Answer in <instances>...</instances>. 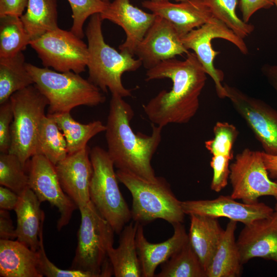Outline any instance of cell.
Masks as SVG:
<instances>
[{
  "instance_id": "8fae6325",
  "label": "cell",
  "mask_w": 277,
  "mask_h": 277,
  "mask_svg": "<svg viewBox=\"0 0 277 277\" xmlns=\"http://www.w3.org/2000/svg\"><path fill=\"white\" fill-rule=\"evenodd\" d=\"M215 38L226 40L233 44L242 54L248 53L244 39L215 17L212 21L181 36L184 46L188 50L190 49L194 51L207 74L213 80L219 97L224 98H226V92L222 84L224 74L214 65V58L220 53L213 49L211 45L212 41Z\"/></svg>"
},
{
  "instance_id": "d6a6232c",
  "label": "cell",
  "mask_w": 277,
  "mask_h": 277,
  "mask_svg": "<svg viewBox=\"0 0 277 277\" xmlns=\"http://www.w3.org/2000/svg\"><path fill=\"white\" fill-rule=\"evenodd\" d=\"M213 16L224 23L235 34L244 39L254 29V26L244 22L235 12L238 0H203Z\"/></svg>"
},
{
  "instance_id": "2e32d148",
  "label": "cell",
  "mask_w": 277,
  "mask_h": 277,
  "mask_svg": "<svg viewBox=\"0 0 277 277\" xmlns=\"http://www.w3.org/2000/svg\"><path fill=\"white\" fill-rule=\"evenodd\" d=\"M242 263L254 258L277 263V203L267 217L245 225L236 240Z\"/></svg>"
},
{
  "instance_id": "83f0119b",
  "label": "cell",
  "mask_w": 277,
  "mask_h": 277,
  "mask_svg": "<svg viewBox=\"0 0 277 277\" xmlns=\"http://www.w3.org/2000/svg\"><path fill=\"white\" fill-rule=\"evenodd\" d=\"M52 115L65 136L68 154L84 148L92 137L106 129V125L98 120L81 124L74 120L70 112Z\"/></svg>"
},
{
  "instance_id": "e575fe53",
  "label": "cell",
  "mask_w": 277,
  "mask_h": 277,
  "mask_svg": "<svg viewBox=\"0 0 277 277\" xmlns=\"http://www.w3.org/2000/svg\"><path fill=\"white\" fill-rule=\"evenodd\" d=\"M70 4L73 23L71 31L77 36L83 38V27L89 17L102 13L107 4L101 0H68Z\"/></svg>"
},
{
  "instance_id": "7c38bea8",
  "label": "cell",
  "mask_w": 277,
  "mask_h": 277,
  "mask_svg": "<svg viewBox=\"0 0 277 277\" xmlns=\"http://www.w3.org/2000/svg\"><path fill=\"white\" fill-rule=\"evenodd\" d=\"M226 98L245 121L264 152L277 155V111L264 101L248 95L238 88L224 84Z\"/></svg>"
},
{
  "instance_id": "d4e9b609",
  "label": "cell",
  "mask_w": 277,
  "mask_h": 277,
  "mask_svg": "<svg viewBox=\"0 0 277 277\" xmlns=\"http://www.w3.org/2000/svg\"><path fill=\"white\" fill-rule=\"evenodd\" d=\"M137 223L132 221L120 234L118 246L111 247L108 255L115 277H141L142 272L135 237Z\"/></svg>"
},
{
  "instance_id": "52a82bcc",
  "label": "cell",
  "mask_w": 277,
  "mask_h": 277,
  "mask_svg": "<svg viewBox=\"0 0 277 277\" xmlns=\"http://www.w3.org/2000/svg\"><path fill=\"white\" fill-rule=\"evenodd\" d=\"M93 174L90 186V201L120 234L132 219L131 210L118 186L114 164L107 151L99 146L90 151Z\"/></svg>"
},
{
  "instance_id": "ab89813d",
  "label": "cell",
  "mask_w": 277,
  "mask_h": 277,
  "mask_svg": "<svg viewBox=\"0 0 277 277\" xmlns=\"http://www.w3.org/2000/svg\"><path fill=\"white\" fill-rule=\"evenodd\" d=\"M28 0H0V16L6 15L21 17L26 9Z\"/></svg>"
},
{
  "instance_id": "5bb4252c",
  "label": "cell",
  "mask_w": 277,
  "mask_h": 277,
  "mask_svg": "<svg viewBox=\"0 0 277 277\" xmlns=\"http://www.w3.org/2000/svg\"><path fill=\"white\" fill-rule=\"evenodd\" d=\"M183 45L181 35L167 19L156 15L155 20L135 51L147 70L176 55L189 53Z\"/></svg>"
},
{
  "instance_id": "30bf717a",
  "label": "cell",
  "mask_w": 277,
  "mask_h": 277,
  "mask_svg": "<svg viewBox=\"0 0 277 277\" xmlns=\"http://www.w3.org/2000/svg\"><path fill=\"white\" fill-rule=\"evenodd\" d=\"M229 168L233 199L253 204L262 196L277 197V183L269 176L262 151L245 149L236 154Z\"/></svg>"
},
{
  "instance_id": "4fadbf2b",
  "label": "cell",
  "mask_w": 277,
  "mask_h": 277,
  "mask_svg": "<svg viewBox=\"0 0 277 277\" xmlns=\"http://www.w3.org/2000/svg\"><path fill=\"white\" fill-rule=\"evenodd\" d=\"M29 188L41 203L49 202L57 208L60 217L56 228L60 231L70 221L73 212L78 209L65 193L58 180L55 165L42 155L32 156L26 165Z\"/></svg>"
},
{
  "instance_id": "f1b7e54d",
  "label": "cell",
  "mask_w": 277,
  "mask_h": 277,
  "mask_svg": "<svg viewBox=\"0 0 277 277\" xmlns=\"http://www.w3.org/2000/svg\"><path fill=\"white\" fill-rule=\"evenodd\" d=\"M156 277H206V272L188 241L161 264Z\"/></svg>"
},
{
  "instance_id": "f6af8a7d",
  "label": "cell",
  "mask_w": 277,
  "mask_h": 277,
  "mask_svg": "<svg viewBox=\"0 0 277 277\" xmlns=\"http://www.w3.org/2000/svg\"><path fill=\"white\" fill-rule=\"evenodd\" d=\"M150 1L152 2H162V1H170L172 0H150ZM172 1H175L177 2H180L185 1L187 0H172Z\"/></svg>"
},
{
  "instance_id": "7a4b0ae2",
  "label": "cell",
  "mask_w": 277,
  "mask_h": 277,
  "mask_svg": "<svg viewBox=\"0 0 277 277\" xmlns=\"http://www.w3.org/2000/svg\"><path fill=\"white\" fill-rule=\"evenodd\" d=\"M134 114L123 97L112 94L105 130L107 151L117 170L155 182L157 176L151 160L161 143L163 127L151 124L150 135L135 133L130 125Z\"/></svg>"
},
{
  "instance_id": "8992f818",
  "label": "cell",
  "mask_w": 277,
  "mask_h": 277,
  "mask_svg": "<svg viewBox=\"0 0 277 277\" xmlns=\"http://www.w3.org/2000/svg\"><path fill=\"white\" fill-rule=\"evenodd\" d=\"M79 210L77 245L70 269L89 273L93 277L111 276L113 272L108 252L114 244L115 232L90 201Z\"/></svg>"
},
{
  "instance_id": "e0dca14e",
  "label": "cell",
  "mask_w": 277,
  "mask_h": 277,
  "mask_svg": "<svg viewBox=\"0 0 277 277\" xmlns=\"http://www.w3.org/2000/svg\"><path fill=\"white\" fill-rule=\"evenodd\" d=\"M90 151L87 146L76 152L68 154L55 165L63 190L78 209L90 201L89 190L93 167Z\"/></svg>"
},
{
  "instance_id": "f35d334b",
  "label": "cell",
  "mask_w": 277,
  "mask_h": 277,
  "mask_svg": "<svg viewBox=\"0 0 277 277\" xmlns=\"http://www.w3.org/2000/svg\"><path fill=\"white\" fill-rule=\"evenodd\" d=\"M274 5V0H240L242 20L248 23L252 15L261 9H268Z\"/></svg>"
},
{
  "instance_id": "1f68e13d",
  "label": "cell",
  "mask_w": 277,
  "mask_h": 277,
  "mask_svg": "<svg viewBox=\"0 0 277 277\" xmlns=\"http://www.w3.org/2000/svg\"><path fill=\"white\" fill-rule=\"evenodd\" d=\"M26 166L14 154H0V184L12 190L18 195L29 188V176Z\"/></svg>"
},
{
  "instance_id": "4316f807",
  "label": "cell",
  "mask_w": 277,
  "mask_h": 277,
  "mask_svg": "<svg viewBox=\"0 0 277 277\" xmlns=\"http://www.w3.org/2000/svg\"><path fill=\"white\" fill-rule=\"evenodd\" d=\"M34 84L21 52L7 58H0V104L15 92Z\"/></svg>"
},
{
  "instance_id": "ee69618b",
  "label": "cell",
  "mask_w": 277,
  "mask_h": 277,
  "mask_svg": "<svg viewBox=\"0 0 277 277\" xmlns=\"http://www.w3.org/2000/svg\"><path fill=\"white\" fill-rule=\"evenodd\" d=\"M262 72L277 93V65L265 64Z\"/></svg>"
},
{
  "instance_id": "d6986e66",
  "label": "cell",
  "mask_w": 277,
  "mask_h": 277,
  "mask_svg": "<svg viewBox=\"0 0 277 277\" xmlns=\"http://www.w3.org/2000/svg\"><path fill=\"white\" fill-rule=\"evenodd\" d=\"M142 5L170 22L181 36L215 18L203 0H187L177 3L147 0L142 2Z\"/></svg>"
},
{
  "instance_id": "ffe728a7",
  "label": "cell",
  "mask_w": 277,
  "mask_h": 277,
  "mask_svg": "<svg viewBox=\"0 0 277 277\" xmlns=\"http://www.w3.org/2000/svg\"><path fill=\"white\" fill-rule=\"evenodd\" d=\"M172 236L165 241L151 243L145 238L143 225L137 223L135 241L142 277H153L159 265L170 259L188 241V235L183 223L172 225Z\"/></svg>"
},
{
  "instance_id": "5b68a950",
  "label": "cell",
  "mask_w": 277,
  "mask_h": 277,
  "mask_svg": "<svg viewBox=\"0 0 277 277\" xmlns=\"http://www.w3.org/2000/svg\"><path fill=\"white\" fill-rule=\"evenodd\" d=\"M116 173L118 181L132 195L133 221L142 225L159 219L172 225L184 222L185 214L182 201L164 177L157 176L155 182H151L126 171L117 170Z\"/></svg>"
},
{
  "instance_id": "8d00e7d4",
  "label": "cell",
  "mask_w": 277,
  "mask_h": 277,
  "mask_svg": "<svg viewBox=\"0 0 277 277\" xmlns=\"http://www.w3.org/2000/svg\"><path fill=\"white\" fill-rule=\"evenodd\" d=\"M231 160L223 155H212L210 166L213 176L210 187L213 191L220 192L227 186L230 174L229 162Z\"/></svg>"
},
{
  "instance_id": "ba28073f",
  "label": "cell",
  "mask_w": 277,
  "mask_h": 277,
  "mask_svg": "<svg viewBox=\"0 0 277 277\" xmlns=\"http://www.w3.org/2000/svg\"><path fill=\"white\" fill-rule=\"evenodd\" d=\"M13 120L9 153L17 156L26 166L36 154L37 138L48 105L46 97L34 84L13 93L9 98Z\"/></svg>"
},
{
  "instance_id": "cb8c5ba5",
  "label": "cell",
  "mask_w": 277,
  "mask_h": 277,
  "mask_svg": "<svg viewBox=\"0 0 277 277\" xmlns=\"http://www.w3.org/2000/svg\"><path fill=\"white\" fill-rule=\"evenodd\" d=\"M237 222L230 220L206 270V277H237L242 271L239 249L235 237Z\"/></svg>"
},
{
  "instance_id": "484cf974",
  "label": "cell",
  "mask_w": 277,
  "mask_h": 277,
  "mask_svg": "<svg viewBox=\"0 0 277 277\" xmlns=\"http://www.w3.org/2000/svg\"><path fill=\"white\" fill-rule=\"evenodd\" d=\"M57 0H28L21 18L31 41L58 28Z\"/></svg>"
},
{
  "instance_id": "d590c367",
  "label": "cell",
  "mask_w": 277,
  "mask_h": 277,
  "mask_svg": "<svg viewBox=\"0 0 277 277\" xmlns=\"http://www.w3.org/2000/svg\"><path fill=\"white\" fill-rule=\"evenodd\" d=\"M43 224L41 227L39 238V247L37 250L39 257V269L43 276L47 277H93L89 273L78 270H63L52 263L48 258L43 243Z\"/></svg>"
},
{
  "instance_id": "603a6c76",
  "label": "cell",
  "mask_w": 277,
  "mask_h": 277,
  "mask_svg": "<svg viewBox=\"0 0 277 277\" xmlns=\"http://www.w3.org/2000/svg\"><path fill=\"white\" fill-rule=\"evenodd\" d=\"M190 216L188 240L206 272L224 229L217 218L197 214H191Z\"/></svg>"
},
{
  "instance_id": "681fc988",
  "label": "cell",
  "mask_w": 277,
  "mask_h": 277,
  "mask_svg": "<svg viewBox=\"0 0 277 277\" xmlns=\"http://www.w3.org/2000/svg\"><path fill=\"white\" fill-rule=\"evenodd\" d=\"M275 182H276V183H277V179H276V180H275Z\"/></svg>"
},
{
  "instance_id": "60d3db41",
  "label": "cell",
  "mask_w": 277,
  "mask_h": 277,
  "mask_svg": "<svg viewBox=\"0 0 277 277\" xmlns=\"http://www.w3.org/2000/svg\"><path fill=\"white\" fill-rule=\"evenodd\" d=\"M16 229L8 210H0V239L14 240L16 238Z\"/></svg>"
},
{
  "instance_id": "b9f144b4",
  "label": "cell",
  "mask_w": 277,
  "mask_h": 277,
  "mask_svg": "<svg viewBox=\"0 0 277 277\" xmlns=\"http://www.w3.org/2000/svg\"><path fill=\"white\" fill-rule=\"evenodd\" d=\"M19 199V195L3 186L0 187V209L6 210H14Z\"/></svg>"
},
{
  "instance_id": "44dd1931",
  "label": "cell",
  "mask_w": 277,
  "mask_h": 277,
  "mask_svg": "<svg viewBox=\"0 0 277 277\" xmlns=\"http://www.w3.org/2000/svg\"><path fill=\"white\" fill-rule=\"evenodd\" d=\"M41 204L34 192L28 188L19 195L14 210L17 217L16 240L35 251L39 247V234L45 219Z\"/></svg>"
},
{
  "instance_id": "bcb514c9",
  "label": "cell",
  "mask_w": 277,
  "mask_h": 277,
  "mask_svg": "<svg viewBox=\"0 0 277 277\" xmlns=\"http://www.w3.org/2000/svg\"><path fill=\"white\" fill-rule=\"evenodd\" d=\"M101 1H102L103 2L108 3H109V2H110V0H101Z\"/></svg>"
},
{
  "instance_id": "f546056e",
  "label": "cell",
  "mask_w": 277,
  "mask_h": 277,
  "mask_svg": "<svg viewBox=\"0 0 277 277\" xmlns=\"http://www.w3.org/2000/svg\"><path fill=\"white\" fill-rule=\"evenodd\" d=\"M36 154L44 156L54 165L68 155L65 136L51 114L46 115L42 122Z\"/></svg>"
},
{
  "instance_id": "277c9868",
  "label": "cell",
  "mask_w": 277,
  "mask_h": 277,
  "mask_svg": "<svg viewBox=\"0 0 277 277\" xmlns=\"http://www.w3.org/2000/svg\"><path fill=\"white\" fill-rule=\"evenodd\" d=\"M26 67L34 84L48 100L49 114L70 112L77 106H96L106 101L102 90L80 74L58 72L27 63Z\"/></svg>"
},
{
  "instance_id": "7402d4cb",
  "label": "cell",
  "mask_w": 277,
  "mask_h": 277,
  "mask_svg": "<svg viewBox=\"0 0 277 277\" xmlns=\"http://www.w3.org/2000/svg\"><path fill=\"white\" fill-rule=\"evenodd\" d=\"M0 276L43 277L37 251L17 240L0 239Z\"/></svg>"
},
{
  "instance_id": "7dc6e473",
  "label": "cell",
  "mask_w": 277,
  "mask_h": 277,
  "mask_svg": "<svg viewBox=\"0 0 277 277\" xmlns=\"http://www.w3.org/2000/svg\"><path fill=\"white\" fill-rule=\"evenodd\" d=\"M274 4L277 8V0H274Z\"/></svg>"
},
{
  "instance_id": "9c48e42d",
  "label": "cell",
  "mask_w": 277,
  "mask_h": 277,
  "mask_svg": "<svg viewBox=\"0 0 277 277\" xmlns=\"http://www.w3.org/2000/svg\"><path fill=\"white\" fill-rule=\"evenodd\" d=\"M29 45L37 53L44 67L78 74L86 70L89 56L88 45L71 30L58 27L31 41Z\"/></svg>"
},
{
  "instance_id": "836d02e7",
  "label": "cell",
  "mask_w": 277,
  "mask_h": 277,
  "mask_svg": "<svg viewBox=\"0 0 277 277\" xmlns=\"http://www.w3.org/2000/svg\"><path fill=\"white\" fill-rule=\"evenodd\" d=\"M214 137L205 142L206 148L213 155L233 159V147L239 135L236 128L227 122H217L213 127Z\"/></svg>"
},
{
  "instance_id": "74e56055",
  "label": "cell",
  "mask_w": 277,
  "mask_h": 277,
  "mask_svg": "<svg viewBox=\"0 0 277 277\" xmlns=\"http://www.w3.org/2000/svg\"><path fill=\"white\" fill-rule=\"evenodd\" d=\"M0 105V152L7 153L11 142V128L13 112L9 99Z\"/></svg>"
},
{
  "instance_id": "4dcf8cb0",
  "label": "cell",
  "mask_w": 277,
  "mask_h": 277,
  "mask_svg": "<svg viewBox=\"0 0 277 277\" xmlns=\"http://www.w3.org/2000/svg\"><path fill=\"white\" fill-rule=\"evenodd\" d=\"M30 41L21 17L0 16V58L10 57L23 52Z\"/></svg>"
},
{
  "instance_id": "6da1fadb",
  "label": "cell",
  "mask_w": 277,
  "mask_h": 277,
  "mask_svg": "<svg viewBox=\"0 0 277 277\" xmlns=\"http://www.w3.org/2000/svg\"><path fill=\"white\" fill-rule=\"evenodd\" d=\"M186 55L183 61L170 58L147 71V81L167 78L172 82L170 91H161L143 106L152 124L163 128L170 124H186L198 111L207 73L194 52Z\"/></svg>"
},
{
  "instance_id": "ac0fdd59",
  "label": "cell",
  "mask_w": 277,
  "mask_h": 277,
  "mask_svg": "<svg viewBox=\"0 0 277 277\" xmlns=\"http://www.w3.org/2000/svg\"><path fill=\"white\" fill-rule=\"evenodd\" d=\"M100 16L120 26L126 34L120 45L121 52L134 55L135 50L155 19L156 15L146 12L132 5L129 0H114L107 4Z\"/></svg>"
},
{
  "instance_id": "3957f363",
  "label": "cell",
  "mask_w": 277,
  "mask_h": 277,
  "mask_svg": "<svg viewBox=\"0 0 277 277\" xmlns=\"http://www.w3.org/2000/svg\"><path fill=\"white\" fill-rule=\"evenodd\" d=\"M100 14L90 17L86 30L89 56L87 67L88 80L102 91L115 94L122 97L131 96V90L124 87L122 76L126 72L135 71L142 65L141 61L133 55L118 52L107 44L102 32Z\"/></svg>"
},
{
  "instance_id": "9a60e30c",
  "label": "cell",
  "mask_w": 277,
  "mask_h": 277,
  "mask_svg": "<svg viewBox=\"0 0 277 277\" xmlns=\"http://www.w3.org/2000/svg\"><path fill=\"white\" fill-rule=\"evenodd\" d=\"M185 214H197L215 218L226 217L245 225L254 220L267 217L274 209L266 204L258 202L253 204L240 203L230 195H220L212 200L182 201Z\"/></svg>"
},
{
  "instance_id": "c3c4849f",
  "label": "cell",
  "mask_w": 277,
  "mask_h": 277,
  "mask_svg": "<svg viewBox=\"0 0 277 277\" xmlns=\"http://www.w3.org/2000/svg\"><path fill=\"white\" fill-rule=\"evenodd\" d=\"M275 199H276V202L277 203V197H275Z\"/></svg>"
},
{
  "instance_id": "7bdbcfd3",
  "label": "cell",
  "mask_w": 277,
  "mask_h": 277,
  "mask_svg": "<svg viewBox=\"0 0 277 277\" xmlns=\"http://www.w3.org/2000/svg\"><path fill=\"white\" fill-rule=\"evenodd\" d=\"M264 165L271 179H277V155H271L262 151Z\"/></svg>"
}]
</instances>
